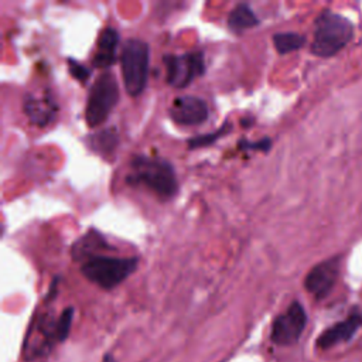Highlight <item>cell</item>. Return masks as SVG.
<instances>
[{
    "mask_svg": "<svg viewBox=\"0 0 362 362\" xmlns=\"http://www.w3.org/2000/svg\"><path fill=\"white\" fill-rule=\"evenodd\" d=\"M125 181L131 187H142L152 191L161 201L171 200L178 191L174 166L161 157L135 156Z\"/></svg>",
    "mask_w": 362,
    "mask_h": 362,
    "instance_id": "1",
    "label": "cell"
},
{
    "mask_svg": "<svg viewBox=\"0 0 362 362\" xmlns=\"http://www.w3.org/2000/svg\"><path fill=\"white\" fill-rule=\"evenodd\" d=\"M139 258L95 255L81 263L82 276L103 290H112L132 276L139 268Z\"/></svg>",
    "mask_w": 362,
    "mask_h": 362,
    "instance_id": "2",
    "label": "cell"
},
{
    "mask_svg": "<svg viewBox=\"0 0 362 362\" xmlns=\"http://www.w3.org/2000/svg\"><path fill=\"white\" fill-rule=\"evenodd\" d=\"M354 26L342 15L324 10L316 19L312 52L328 58L338 54L352 38Z\"/></svg>",
    "mask_w": 362,
    "mask_h": 362,
    "instance_id": "3",
    "label": "cell"
},
{
    "mask_svg": "<svg viewBox=\"0 0 362 362\" xmlns=\"http://www.w3.org/2000/svg\"><path fill=\"white\" fill-rule=\"evenodd\" d=\"M150 66V45L140 38H129L122 45L120 67L126 92L136 98L143 94Z\"/></svg>",
    "mask_w": 362,
    "mask_h": 362,
    "instance_id": "4",
    "label": "cell"
},
{
    "mask_svg": "<svg viewBox=\"0 0 362 362\" xmlns=\"http://www.w3.org/2000/svg\"><path fill=\"white\" fill-rule=\"evenodd\" d=\"M119 102V85L109 71L102 73L91 85L85 105V122L89 128L103 125Z\"/></svg>",
    "mask_w": 362,
    "mask_h": 362,
    "instance_id": "5",
    "label": "cell"
},
{
    "mask_svg": "<svg viewBox=\"0 0 362 362\" xmlns=\"http://www.w3.org/2000/svg\"><path fill=\"white\" fill-rule=\"evenodd\" d=\"M166 81L170 87L183 89L205 74V58L201 51H189L181 55L166 54Z\"/></svg>",
    "mask_w": 362,
    "mask_h": 362,
    "instance_id": "6",
    "label": "cell"
},
{
    "mask_svg": "<svg viewBox=\"0 0 362 362\" xmlns=\"http://www.w3.org/2000/svg\"><path fill=\"white\" fill-rule=\"evenodd\" d=\"M307 324V314L298 301H293L289 309L277 316L272 326L270 338L277 345H291L298 341Z\"/></svg>",
    "mask_w": 362,
    "mask_h": 362,
    "instance_id": "7",
    "label": "cell"
},
{
    "mask_svg": "<svg viewBox=\"0 0 362 362\" xmlns=\"http://www.w3.org/2000/svg\"><path fill=\"white\" fill-rule=\"evenodd\" d=\"M168 115L173 122L183 126H197L204 124L210 116L208 103L194 95H181L174 98Z\"/></svg>",
    "mask_w": 362,
    "mask_h": 362,
    "instance_id": "8",
    "label": "cell"
},
{
    "mask_svg": "<svg viewBox=\"0 0 362 362\" xmlns=\"http://www.w3.org/2000/svg\"><path fill=\"white\" fill-rule=\"evenodd\" d=\"M340 275V259L331 258L316 265L305 279L306 290L317 300L327 297L334 289Z\"/></svg>",
    "mask_w": 362,
    "mask_h": 362,
    "instance_id": "9",
    "label": "cell"
},
{
    "mask_svg": "<svg viewBox=\"0 0 362 362\" xmlns=\"http://www.w3.org/2000/svg\"><path fill=\"white\" fill-rule=\"evenodd\" d=\"M23 110L33 125L45 128L55 120L58 113V103L52 94L47 91L43 94V96L26 95Z\"/></svg>",
    "mask_w": 362,
    "mask_h": 362,
    "instance_id": "10",
    "label": "cell"
},
{
    "mask_svg": "<svg viewBox=\"0 0 362 362\" xmlns=\"http://www.w3.org/2000/svg\"><path fill=\"white\" fill-rule=\"evenodd\" d=\"M362 326V316L359 313H355L349 316L347 320L340 321L330 328H327L317 340V347L321 349H328L340 342H345L351 340L355 333Z\"/></svg>",
    "mask_w": 362,
    "mask_h": 362,
    "instance_id": "11",
    "label": "cell"
},
{
    "mask_svg": "<svg viewBox=\"0 0 362 362\" xmlns=\"http://www.w3.org/2000/svg\"><path fill=\"white\" fill-rule=\"evenodd\" d=\"M119 40V33L113 27H106L99 33L96 51L92 59V66L95 68H109L116 63V50Z\"/></svg>",
    "mask_w": 362,
    "mask_h": 362,
    "instance_id": "12",
    "label": "cell"
},
{
    "mask_svg": "<svg viewBox=\"0 0 362 362\" xmlns=\"http://www.w3.org/2000/svg\"><path fill=\"white\" fill-rule=\"evenodd\" d=\"M115 248L108 244V240L96 229H89L73 245L71 256L75 262H85L91 256L101 255V251H113Z\"/></svg>",
    "mask_w": 362,
    "mask_h": 362,
    "instance_id": "13",
    "label": "cell"
},
{
    "mask_svg": "<svg viewBox=\"0 0 362 362\" xmlns=\"http://www.w3.org/2000/svg\"><path fill=\"white\" fill-rule=\"evenodd\" d=\"M226 24L232 33L240 34L245 30L258 27L261 24V20L258 19V16L255 15V12L249 5L239 3L229 12Z\"/></svg>",
    "mask_w": 362,
    "mask_h": 362,
    "instance_id": "14",
    "label": "cell"
},
{
    "mask_svg": "<svg viewBox=\"0 0 362 362\" xmlns=\"http://www.w3.org/2000/svg\"><path fill=\"white\" fill-rule=\"evenodd\" d=\"M273 44H275L276 51L280 55H284V54H290L293 51L303 48L306 44V37L303 34L293 33V31L276 33L273 36Z\"/></svg>",
    "mask_w": 362,
    "mask_h": 362,
    "instance_id": "15",
    "label": "cell"
},
{
    "mask_svg": "<svg viewBox=\"0 0 362 362\" xmlns=\"http://www.w3.org/2000/svg\"><path fill=\"white\" fill-rule=\"evenodd\" d=\"M119 143V136L116 129L109 128V129H103L101 132H98L96 135H92L91 138V147L102 154V156H110L113 153V150L116 149Z\"/></svg>",
    "mask_w": 362,
    "mask_h": 362,
    "instance_id": "16",
    "label": "cell"
},
{
    "mask_svg": "<svg viewBox=\"0 0 362 362\" xmlns=\"http://www.w3.org/2000/svg\"><path fill=\"white\" fill-rule=\"evenodd\" d=\"M231 131H232V124L229 122V120H225V122L222 124V126L218 128L217 131L189 139V142H187L189 149H200V147L211 146V145H214L217 140H219L221 138L226 136Z\"/></svg>",
    "mask_w": 362,
    "mask_h": 362,
    "instance_id": "17",
    "label": "cell"
},
{
    "mask_svg": "<svg viewBox=\"0 0 362 362\" xmlns=\"http://www.w3.org/2000/svg\"><path fill=\"white\" fill-rule=\"evenodd\" d=\"M74 320V309L67 307L63 310L57 319V338L58 341H64L70 335V330Z\"/></svg>",
    "mask_w": 362,
    "mask_h": 362,
    "instance_id": "18",
    "label": "cell"
},
{
    "mask_svg": "<svg viewBox=\"0 0 362 362\" xmlns=\"http://www.w3.org/2000/svg\"><path fill=\"white\" fill-rule=\"evenodd\" d=\"M272 147V139L270 138H263L258 142H251L248 139H240L238 142V149L244 152H263L268 153Z\"/></svg>",
    "mask_w": 362,
    "mask_h": 362,
    "instance_id": "19",
    "label": "cell"
},
{
    "mask_svg": "<svg viewBox=\"0 0 362 362\" xmlns=\"http://www.w3.org/2000/svg\"><path fill=\"white\" fill-rule=\"evenodd\" d=\"M67 64H68V71L71 74L73 78H75L78 82L85 84L88 81V78L91 77V70L87 68L84 64H81L80 61L74 58H68L67 59Z\"/></svg>",
    "mask_w": 362,
    "mask_h": 362,
    "instance_id": "20",
    "label": "cell"
}]
</instances>
